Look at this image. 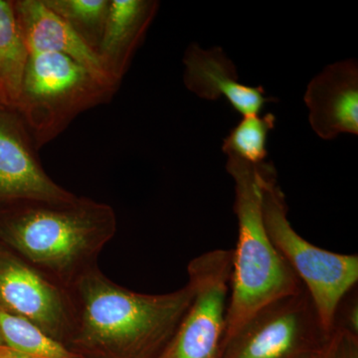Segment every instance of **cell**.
<instances>
[{"label": "cell", "mask_w": 358, "mask_h": 358, "mask_svg": "<svg viewBox=\"0 0 358 358\" xmlns=\"http://www.w3.org/2000/svg\"><path fill=\"white\" fill-rule=\"evenodd\" d=\"M159 8V2L155 0H110L107 22L96 54L103 70L117 86H121Z\"/></svg>", "instance_id": "4fadbf2b"}, {"label": "cell", "mask_w": 358, "mask_h": 358, "mask_svg": "<svg viewBox=\"0 0 358 358\" xmlns=\"http://www.w3.org/2000/svg\"><path fill=\"white\" fill-rule=\"evenodd\" d=\"M322 350H324V348L319 350V352L313 353V355H308V357L305 358H324V357H322Z\"/></svg>", "instance_id": "ffe728a7"}, {"label": "cell", "mask_w": 358, "mask_h": 358, "mask_svg": "<svg viewBox=\"0 0 358 358\" xmlns=\"http://www.w3.org/2000/svg\"><path fill=\"white\" fill-rule=\"evenodd\" d=\"M264 224L271 242L298 275L312 299L320 324L331 334L341 301L358 282V256L334 253L303 239L288 219L286 197L271 162L260 164Z\"/></svg>", "instance_id": "5b68a950"}, {"label": "cell", "mask_w": 358, "mask_h": 358, "mask_svg": "<svg viewBox=\"0 0 358 358\" xmlns=\"http://www.w3.org/2000/svg\"><path fill=\"white\" fill-rule=\"evenodd\" d=\"M115 231L114 209L88 197L0 206V244L64 289L98 266Z\"/></svg>", "instance_id": "7a4b0ae2"}, {"label": "cell", "mask_w": 358, "mask_h": 358, "mask_svg": "<svg viewBox=\"0 0 358 358\" xmlns=\"http://www.w3.org/2000/svg\"><path fill=\"white\" fill-rule=\"evenodd\" d=\"M183 65L186 88L207 101L225 96L233 109L243 117L260 114L266 103L275 101L265 96L262 87L240 83L236 66L220 47L202 49L199 44H190Z\"/></svg>", "instance_id": "8fae6325"}, {"label": "cell", "mask_w": 358, "mask_h": 358, "mask_svg": "<svg viewBox=\"0 0 358 358\" xmlns=\"http://www.w3.org/2000/svg\"><path fill=\"white\" fill-rule=\"evenodd\" d=\"M28 57L14 0H0V105L15 108Z\"/></svg>", "instance_id": "5bb4252c"}, {"label": "cell", "mask_w": 358, "mask_h": 358, "mask_svg": "<svg viewBox=\"0 0 358 358\" xmlns=\"http://www.w3.org/2000/svg\"><path fill=\"white\" fill-rule=\"evenodd\" d=\"M76 195L46 173L17 110L0 105V206L18 201H64Z\"/></svg>", "instance_id": "9c48e42d"}, {"label": "cell", "mask_w": 358, "mask_h": 358, "mask_svg": "<svg viewBox=\"0 0 358 358\" xmlns=\"http://www.w3.org/2000/svg\"><path fill=\"white\" fill-rule=\"evenodd\" d=\"M334 329H343L358 336V298L357 287L345 294L334 315Z\"/></svg>", "instance_id": "ac0fdd59"}, {"label": "cell", "mask_w": 358, "mask_h": 358, "mask_svg": "<svg viewBox=\"0 0 358 358\" xmlns=\"http://www.w3.org/2000/svg\"><path fill=\"white\" fill-rule=\"evenodd\" d=\"M305 103L310 127L322 140L341 134L357 136V61H339L324 68L308 83Z\"/></svg>", "instance_id": "30bf717a"}, {"label": "cell", "mask_w": 358, "mask_h": 358, "mask_svg": "<svg viewBox=\"0 0 358 358\" xmlns=\"http://www.w3.org/2000/svg\"><path fill=\"white\" fill-rule=\"evenodd\" d=\"M2 345L32 358H83L68 350L30 320L0 310Z\"/></svg>", "instance_id": "9a60e30c"}, {"label": "cell", "mask_w": 358, "mask_h": 358, "mask_svg": "<svg viewBox=\"0 0 358 358\" xmlns=\"http://www.w3.org/2000/svg\"><path fill=\"white\" fill-rule=\"evenodd\" d=\"M275 117L272 113L263 117L245 115L224 140L223 152L250 164H262L268 155V134L275 128Z\"/></svg>", "instance_id": "e0dca14e"}, {"label": "cell", "mask_w": 358, "mask_h": 358, "mask_svg": "<svg viewBox=\"0 0 358 358\" xmlns=\"http://www.w3.org/2000/svg\"><path fill=\"white\" fill-rule=\"evenodd\" d=\"M0 310L30 320L64 345L69 327L67 289L0 244Z\"/></svg>", "instance_id": "ba28073f"}, {"label": "cell", "mask_w": 358, "mask_h": 358, "mask_svg": "<svg viewBox=\"0 0 358 358\" xmlns=\"http://www.w3.org/2000/svg\"><path fill=\"white\" fill-rule=\"evenodd\" d=\"M117 89L63 54H30L14 109L39 150L85 110L110 102Z\"/></svg>", "instance_id": "277c9868"}, {"label": "cell", "mask_w": 358, "mask_h": 358, "mask_svg": "<svg viewBox=\"0 0 358 358\" xmlns=\"http://www.w3.org/2000/svg\"><path fill=\"white\" fill-rule=\"evenodd\" d=\"M233 250L206 252L188 264L194 294L189 308L159 358H219L225 334Z\"/></svg>", "instance_id": "52a82bcc"}, {"label": "cell", "mask_w": 358, "mask_h": 358, "mask_svg": "<svg viewBox=\"0 0 358 358\" xmlns=\"http://www.w3.org/2000/svg\"><path fill=\"white\" fill-rule=\"evenodd\" d=\"M0 358H32L29 357H26L24 355H21V353L17 352H14V350H10V348H6V346L0 345Z\"/></svg>", "instance_id": "d6986e66"}, {"label": "cell", "mask_w": 358, "mask_h": 358, "mask_svg": "<svg viewBox=\"0 0 358 358\" xmlns=\"http://www.w3.org/2000/svg\"><path fill=\"white\" fill-rule=\"evenodd\" d=\"M0 345H2L1 338H0Z\"/></svg>", "instance_id": "44dd1931"}, {"label": "cell", "mask_w": 358, "mask_h": 358, "mask_svg": "<svg viewBox=\"0 0 358 358\" xmlns=\"http://www.w3.org/2000/svg\"><path fill=\"white\" fill-rule=\"evenodd\" d=\"M329 336L303 287L254 313L219 358H305L322 350Z\"/></svg>", "instance_id": "8992f818"}, {"label": "cell", "mask_w": 358, "mask_h": 358, "mask_svg": "<svg viewBox=\"0 0 358 358\" xmlns=\"http://www.w3.org/2000/svg\"><path fill=\"white\" fill-rule=\"evenodd\" d=\"M64 345L83 358H159L193 299L192 285L162 294L136 293L98 266L68 287Z\"/></svg>", "instance_id": "6da1fadb"}, {"label": "cell", "mask_w": 358, "mask_h": 358, "mask_svg": "<svg viewBox=\"0 0 358 358\" xmlns=\"http://www.w3.org/2000/svg\"><path fill=\"white\" fill-rule=\"evenodd\" d=\"M43 2L96 53L107 22L110 0H43Z\"/></svg>", "instance_id": "2e32d148"}, {"label": "cell", "mask_w": 358, "mask_h": 358, "mask_svg": "<svg viewBox=\"0 0 358 358\" xmlns=\"http://www.w3.org/2000/svg\"><path fill=\"white\" fill-rule=\"evenodd\" d=\"M226 169L234 180L238 240L233 250L231 294L222 348L254 313L303 287L266 231L260 164H250L227 155Z\"/></svg>", "instance_id": "3957f363"}, {"label": "cell", "mask_w": 358, "mask_h": 358, "mask_svg": "<svg viewBox=\"0 0 358 358\" xmlns=\"http://www.w3.org/2000/svg\"><path fill=\"white\" fill-rule=\"evenodd\" d=\"M28 53H59L84 66L99 79L119 88L103 70L96 52L89 48L43 0H14Z\"/></svg>", "instance_id": "7c38bea8"}]
</instances>
